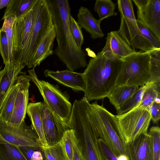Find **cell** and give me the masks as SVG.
Wrapping results in <instances>:
<instances>
[{"label":"cell","instance_id":"obj_16","mask_svg":"<svg viewBox=\"0 0 160 160\" xmlns=\"http://www.w3.org/2000/svg\"><path fill=\"white\" fill-rule=\"evenodd\" d=\"M125 147L129 160H153L152 139L148 133L139 135Z\"/></svg>","mask_w":160,"mask_h":160},{"label":"cell","instance_id":"obj_29","mask_svg":"<svg viewBox=\"0 0 160 160\" xmlns=\"http://www.w3.org/2000/svg\"><path fill=\"white\" fill-rule=\"evenodd\" d=\"M0 160H27L18 147L8 143H0Z\"/></svg>","mask_w":160,"mask_h":160},{"label":"cell","instance_id":"obj_21","mask_svg":"<svg viewBox=\"0 0 160 160\" xmlns=\"http://www.w3.org/2000/svg\"><path fill=\"white\" fill-rule=\"evenodd\" d=\"M138 88L135 86H116L107 98L117 111L131 97Z\"/></svg>","mask_w":160,"mask_h":160},{"label":"cell","instance_id":"obj_40","mask_svg":"<svg viewBox=\"0 0 160 160\" xmlns=\"http://www.w3.org/2000/svg\"><path fill=\"white\" fill-rule=\"evenodd\" d=\"M72 160H83L82 146L79 140L74 149Z\"/></svg>","mask_w":160,"mask_h":160},{"label":"cell","instance_id":"obj_18","mask_svg":"<svg viewBox=\"0 0 160 160\" xmlns=\"http://www.w3.org/2000/svg\"><path fill=\"white\" fill-rule=\"evenodd\" d=\"M77 22L82 28L84 29L93 39L101 38L104 34L100 28L101 22L95 18L88 8L81 6L77 14Z\"/></svg>","mask_w":160,"mask_h":160},{"label":"cell","instance_id":"obj_37","mask_svg":"<svg viewBox=\"0 0 160 160\" xmlns=\"http://www.w3.org/2000/svg\"><path fill=\"white\" fill-rule=\"evenodd\" d=\"M0 53L4 64H9V50L8 38L6 33L0 29Z\"/></svg>","mask_w":160,"mask_h":160},{"label":"cell","instance_id":"obj_25","mask_svg":"<svg viewBox=\"0 0 160 160\" xmlns=\"http://www.w3.org/2000/svg\"><path fill=\"white\" fill-rule=\"evenodd\" d=\"M34 0H11L7 7L1 20L5 17L12 14L18 18L23 14L29 8Z\"/></svg>","mask_w":160,"mask_h":160},{"label":"cell","instance_id":"obj_24","mask_svg":"<svg viewBox=\"0 0 160 160\" xmlns=\"http://www.w3.org/2000/svg\"><path fill=\"white\" fill-rule=\"evenodd\" d=\"M150 72L149 82L160 88V49H155L150 52Z\"/></svg>","mask_w":160,"mask_h":160},{"label":"cell","instance_id":"obj_22","mask_svg":"<svg viewBox=\"0 0 160 160\" xmlns=\"http://www.w3.org/2000/svg\"><path fill=\"white\" fill-rule=\"evenodd\" d=\"M22 72L19 69L8 67V70L2 75L0 79V109L9 90Z\"/></svg>","mask_w":160,"mask_h":160},{"label":"cell","instance_id":"obj_15","mask_svg":"<svg viewBox=\"0 0 160 160\" xmlns=\"http://www.w3.org/2000/svg\"><path fill=\"white\" fill-rule=\"evenodd\" d=\"M106 40L101 51L107 57L122 60L134 51L117 31L108 33Z\"/></svg>","mask_w":160,"mask_h":160},{"label":"cell","instance_id":"obj_36","mask_svg":"<svg viewBox=\"0 0 160 160\" xmlns=\"http://www.w3.org/2000/svg\"><path fill=\"white\" fill-rule=\"evenodd\" d=\"M137 25L143 36L151 43L155 49H160V40L141 21L136 19Z\"/></svg>","mask_w":160,"mask_h":160},{"label":"cell","instance_id":"obj_10","mask_svg":"<svg viewBox=\"0 0 160 160\" xmlns=\"http://www.w3.org/2000/svg\"><path fill=\"white\" fill-rule=\"evenodd\" d=\"M3 143L17 147L42 146L32 124L28 126L23 121L19 126H14L0 118V143Z\"/></svg>","mask_w":160,"mask_h":160},{"label":"cell","instance_id":"obj_1","mask_svg":"<svg viewBox=\"0 0 160 160\" xmlns=\"http://www.w3.org/2000/svg\"><path fill=\"white\" fill-rule=\"evenodd\" d=\"M55 32L57 46L54 51L69 70L88 65L86 55L77 45L69 23L71 8L68 0H47Z\"/></svg>","mask_w":160,"mask_h":160},{"label":"cell","instance_id":"obj_9","mask_svg":"<svg viewBox=\"0 0 160 160\" xmlns=\"http://www.w3.org/2000/svg\"><path fill=\"white\" fill-rule=\"evenodd\" d=\"M115 119L118 134L125 146L139 135L148 133L151 117L148 110L134 108L124 114L115 115Z\"/></svg>","mask_w":160,"mask_h":160},{"label":"cell","instance_id":"obj_34","mask_svg":"<svg viewBox=\"0 0 160 160\" xmlns=\"http://www.w3.org/2000/svg\"><path fill=\"white\" fill-rule=\"evenodd\" d=\"M148 134L152 139L153 160H160V128L158 126L151 127Z\"/></svg>","mask_w":160,"mask_h":160},{"label":"cell","instance_id":"obj_2","mask_svg":"<svg viewBox=\"0 0 160 160\" xmlns=\"http://www.w3.org/2000/svg\"><path fill=\"white\" fill-rule=\"evenodd\" d=\"M123 60L105 56L101 51L90 58L83 73L84 97L89 102L107 97L116 87Z\"/></svg>","mask_w":160,"mask_h":160},{"label":"cell","instance_id":"obj_32","mask_svg":"<svg viewBox=\"0 0 160 160\" xmlns=\"http://www.w3.org/2000/svg\"><path fill=\"white\" fill-rule=\"evenodd\" d=\"M42 147L46 160H68L60 141L53 146Z\"/></svg>","mask_w":160,"mask_h":160},{"label":"cell","instance_id":"obj_42","mask_svg":"<svg viewBox=\"0 0 160 160\" xmlns=\"http://www.w3.org/2000/svg\"><path fill=\"white\" fill-rule=\"evenodd\" d=\"M8 64H5L4 68L1 70V68H0V79L2 75L8 70Z\"/></svg>","mask_w":160,"mask_h":160},{"label":"cell","instance_id":"obj_3","mask_svg":"<svg viewBox=\"0 0 160 160\" xmlns=\"http://www.w3.org/2000/svg\"><path fill=\"white\" fill-rule=\"evenodd\" d=\"M89 103L84 97L79 100L75 101L69 128L74 129L76 135L82 139V144H81L83 160H104L98 144L99 138L90 118Z\"/></svg>","mask_w":160,"mask_h":160},{"label":"cell","instance_id":"obj_4","mask_svg":"<svg viewBox=\"0 0 160 160\" xmlns=\"http://www.w3.org/2000/svg\"><path fill=\"white\" fill-rule=\"evenodd\" d=\"M53 26L47 0H35L32 28L19 62L21 68L29 66L38 47Z\"/></svg>","mask_w":160,"mask_h":160},{"label":"cell","instance_id":"obj_13","mask_svg":"<svg viewBox=\"0 0 160 160\" xmlns=\"http://www.w3.org/2000/svg\"><path fill=\"white\" fill-rule=\"evenodd\" d=\"M31 78L26 72H22L18 77L16 82L18 89L13 112L8 122L14 126H19L24 121L28 104L29 88Z\"/></svg>","mask_w":160,"mask_h":160},{"label":"cell","instance_id":"obj_6","mask_svg":"<svg viewBox=\"0 0 160 160\" xmlns=\"http://www.w3.org/2000/svg\"><path fill=\"white\" fill-rule=\"evenodd\" d=\"M89 110L91 120L98 137L107 143L117 157L122 154L127 156L125 146L118 134L115 115L103 105L98 104L96 101L89 103Z\"/></svg>","mask_w":160,"mask_h":160},{"label":"cell","instance_id":"obj_20","mask_svg":"<svg viewBox=\"0 0 160 160\" xmlns=\"http://www.w3.org/2000/svg\"><path fill=\"white\" fill-rule=\"evenodd\" d=\"M43 102H31L28 104L26 113L29 117L32 124L37 132L42 146H48L43 131L42 109Z\"/></svg>","mask_w":160,"mask_h":160},{"label":"cell","instance_id":"obj_8","mask_svg":"<svg viewBox=\"0 0 160 160\" xmlns=\"http://www.w3.org/2000/svg\"><path fill=\"white\" fill-rule=\"evenodd\" d=\"M117 2L121 17L118 32L134 51L139 49L148 52L155 49L139 28L134 14L132 1L118 0Z\"/></svg>","mask_w":160,"mask_h":160},{"label":"cell","instance_id":"obj_5","mask_svg":"<svg viewBox=\"0 0 160 160\" xmlns=\"http://www.w3.org/2000/svg\"><path fill=\"white\" fill-rule=\"evenodd\" d=\"M34 68L28 71L31 80L36 85L44 100L43 102L54 116L67 129L72 106L67 92H62L58 85L38 79Z\"/></svg>","mask_w":160,"mask_h":160},{"label":"cell","instance_id":"obj_30","mask_svg":"<svg viewBox=\"0 0 160 160\" xmlns=\"http://www.w3.org/2000/svg\"><path fill=\"white\" fill-rule=\"evenodd\" d=\"M16 17L12 14L7 16L4 18V22L1 29L6 33L8 38L9 50V65L13 67L12 63V35L13 26Z\"/></svg>","mask_w":160,"mask_h":160},{"label":"cell","instance_id":"obj_26","mask_svg":"<svg viewBox=\"0 0 160 160\" xmlns=\"http://www.w3.org/2000/svg\"><path fill=\"white\" fill-rule=\"evenodd\" d=\"M115 4L111 0H96L94 7L101 21L110 17L116 16L117 13L115 11Z\"/></svg>","mask_w":160,"mask_h":160},{"label":"cell","instance_id":"obj_35","mask_svg":"<svg viewBox=\"0 0 160 160\" xmlns=\"http://www.w3.org/2000/svg\"><path fill=\"white\" fill-rule=\"evenodd\" d=\"M69 23L70 30L75 41L79 48L82 49L84 42L82 28L71 15L69 16Z\"/></svg>","mask_w":160,"mask_h":160},{"label":"cell","instance_id":"obj_11","mask_svg":"<svg viewBox=\"0 0 160 160\" xmlns=\"http://www.w3.org/2000/svg\"><path fill=\"white\" fill-rule=\"evenodd\" d=\"M35 0L22 16L16 18L13 26L12 63L13 67L20 68L19 61L32 26L33 10Z\"/></svg>","mask_w":160,"mask_h":160},{"label":"cell","instance_id":"obj_31","mask_svg":"<svg viewBox=\"0 0 160 160\" xmlns=\"http://www.w3.org/2000/svg\"><path fill=\"white\" fill-rule=\"evenodd\" d=\"M149 83V82H148L139 88L131 97L117 111V115L124 114L135 108L140 103L143 92Z\"/></svg>","mask_w":160,"mask_h":160},{"label":"cell","instance_id":"obj_14","mask_svg":"<svg viewBox=\"0 0 160 160\" xmlns=\"http://www.w3.org/2000/svg\"><path fill=\"white\" fill-rule=\"evenodd\" d=\"M42 116L44 137L48 146H53L60 140L67 129L54 116L43 102Z\"/></svg>","mask_w":160,"mask_h":160},{"label":"cell","instance_id":"obj_38","mask_svg":"<svg viewBox=\"0 0 160 160\" xmlns=\"http://www.w3.org/2000/svg\"><path fill=\"white\" fill-rule=\"evenodd\" d=\"M98 142L101 153L104 160H118L114 152L104 141L99 138Z\"/></svg>","mask_w":160,"mask_h":160},{"label":"cell","instance_id":"obj_39","mask_svg":"<svg viewBox=\"0 0 160 160\" xmlns=\"http://www.w3.org/2000/svg\"><path fill=\"white\" fill-rule=\"evenodd\" d=\"M148 111L153 123H157L160 118V103L154 101L150 106Z\"/></svg>","mask_w":160,"mask_h":160},{"label":"cell","instance_id":"obj_28","mask_svg":"<svg viewBox=\"0 0 160 160\" xmlns=\"http://www.w3.org/2000/svg\"><path fill=\"white\" fill-rule=\"evenodd\" d=\"M160 89L156 87L152 82H149L143 92L140 103L135 108H142L149 111L152 102L158 97L160 96Z\"/></svg>","mask_w":160,"mask_h":160},{"label":"cell","instance_id":"obj_27","mask_svg":"<svg viewBox=\"0 0 160 160\" xmlns=\"http://www.w3.org/2000/svg\"><path fill=\"white\" fill-rule=\"evenodd\" d=\"M79 139L73 129L66 130L60 141L68 160H72L74 149Z\"/></svg>","mask_w":160,"mask_h":160},{"label":"cell","instance_id":"obj_41","mask_svg":"<svg viewBox=\"0 0 160 160\" xmlns=\"http://www.w3.org/2000/svg\"><path fill=\"white\" fill-rule=\"evenodd\" d=\"M11 0H0V10L4 8L7 7Z\"/></svg>","mask_w":160,"mask_h":160},{"label":"cell","instance_id":"obj_23","mask_svg":"<svg viewBox=\"0 0 160 160\" xmlns=\"http://www.w3.org/2000/svg\"><path fill=\"white\" fill-rule=\"evenodd\" d=\"M18 89L16 81L8 92L0 109V118L6 122L9 120L13 112Z\"/></svg>","mask_w":160,"mask_h":160},{"label":"cell","instance_id":"obj_19","mask_svg":"<svg viewBox=\"0 0 160 160\" xmlns=\"http://www.w3.org/2000/svg\"><path fill=\"white\" fill-rule=\"evenodd\" d=\"M55 38L54 26L50 29L44 36L34 53L29 66V68H34L54 52L53 47Z\"/></svg>","mask_w":160,"mask_h":160},{"label":"cell","instance_id":"obj_17","mask_svg":"<svg viewBox=\"0 0 160 160\" xmlns=\"http://www.w3.org/2000/svg\"><path fill=\"white\" fill-rule=\"evenodd\" d=\"M45 76L50 77L59 83L75 91L84 92L86 84L83 73L68 70L53 71L47 69L44 71Z\"/></svg>","mask_w":160,"mask_h":160},{"label":"cell","instance_id":"obj_33","mask_svg":"<svg viewBox=\"0 0 160 160\" xmlns=\"http://www.w3.org/2000/svg\"><path fill=\"white\" fill-rule=\"evenodd\" d=\"M18 148L27 160H46L42 146H22Z\"/></svg>","mask_w":160,"mask_h":160},{"label":"cell","instance_id":"obj_7","mask_svg":"<svg viewBox=\"0 0 160 160\" xmlns=\"http://www.w3.org/2000/svg\"><path fill=\"white\" fill-rule=\"evenodd\" d=\"M150 52L134 51L122 59L116 86L139 87L149 82Z\"/></svg>","mask_w":160,"mask_h":160},{"label":"cell","instance_id":"obj_12","mask_svg":"<svg viewBox=\"0 0 160 160\" xmlns=\"http://www.w3.org/2000/svg\"><path fill=\"white\" fill-rule=\"evenodd\" d=\"M138 8L137 20L160 40V0H133Z\"/></svg>","mask_w":160,"mask_h":160}]
</instances>
